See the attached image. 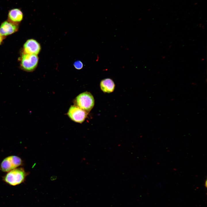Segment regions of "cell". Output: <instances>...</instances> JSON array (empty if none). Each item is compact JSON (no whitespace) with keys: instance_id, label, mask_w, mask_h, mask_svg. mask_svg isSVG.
<instances>
[{"instance_id":"1","label":"cell","mask_w":207,"mask_h":207,"mask_svg":"<svg viewBox=\"0 0 207 207\" xmlns=\"http://www.w3.org/2000/svg\"><path fill=\"white\" fill-rule=\"evenodd\" d=\"M28 174L24 168L18 167L8 172L3 177V180L10 185L15 186L23 182Z\"/></svg>"},{"instance_id":"2","label":"cell","mask_w":207,"mask_h":207,"mask_svg":"<svg viewBox=\"0 0 207 207\" xmlns=\"http://www.w3.org/2000/svg\"><path fill=\"white\" fill-rule=\"evenodd\" d=\"M73 103L74 105L89 113L94 106L95 100L92 94L86 91L77 96L74 100Z\"/></svg>"},{"instance_id":"3","label":"cell","mask_w":207,"mask_h":207,"mask_svg":"<svg viewBox=\"0 0 207 207\" xmlns=\"http://www.w3.org/2000/svg\"><path fill=\"white\" fill-rule=\"evenodd\" d=\"M20 66L23 70L30 72L34 71L37 67L39 58L36 55L23 53L20 60Z\"/></svg>"},{"instance_id":"4","label":"cell","mask_w":207,"mask_h":207,"mask_svg":"<svg viewBox=\"0 0 207 207\" xmlns=\"http://www.w3.org/2000/svg\"><path fill=\"white\" fill-rule=\"evenodd\" d=\"M23 161L20 157L12 155L5 158L0 164V169L3 172H8L22 165Z\"/></svg>"},{"instance_id":"5","label":"cell","mask_w":207,"mask_h":207,"mask_svg":"<svg viewBox=\"0 0 207 207\" xmlns=\"http://www.w3.org/2000/svg\"><path fill=\"white\" fill-rule=\"evenodd\" d=\"M88 114L86 112L74 105L70 106L67 113L71 120L80 124L85 121Z\"/></svg>"},{"instance_id":"6","label":"cell","mask_w":207,"mask_h":207,"mask_svg":"<svg viewBox=\"0 0 207 207\" xmlns=\"http://www.w3.org/2000/svg\"><path fill=\"white\" fill-rule=\"evenodd\" d=\"M41 47L39 43L33 39L28 40L23 46V53L37 55L40 52Z\"/></svg>"},{"instance_id":"7","label":"cell","mask_w":207,"mask_h":207,"mask_svg":"<svg viewBox=\"0 0 207 207\" xmlns=\"http://www.w3.org/2000/svg\"><path fill=\"white\" fill-rule=\"evenodd\" d=\"M18 25L9 20L5 21L0 25V33L4 37L12 34L18 30Z\"/></svg>"},{"instance_id":"8","label":"cell","mask_w":207,"mask_h":207,"mask_svg":"<svg viewBox=\"0 0 207 207\" xmlns=\"http://www.w3.org/2000/svg\"><path fill=\"white\" fill-rule=\"evenodd\" d=\"M23 18V13L19 9H12L8 13V20L13 23L18 24L22 20Z\"/></svg>"},{"instance_id":"9","label":"cell","mask_w":207,"mask_h":207,"mask_svg":"<svg viewBox=\"0 0 207 207\" xmlns=\"http://www.w3.org/2000/svg\"><path fill=\"white\" fill-rule=\"evenodd\" d=\"M101 90L104 93H110L114 90L115 85L113 81L110 78H106L102 80L100 83Z\"/></svg>"},{"instance_id":"10","label":"cell","mask_w":207,"mask_h":207,"mask_svg":"<svg viewBox=\"0 0 207 207\" xmlns=\"http://www.w3.org/2000/svg\"><path fill=\"white\" fill-rule=\"evenodd\" d=\"M73 65L75 68L78 70L81 69L83 66V64L82 62L79 60L75 62L74 63Z\"/></svg>"},{"instance_id":"11","label":"cell","mask_w":207,"mask_h":207,"mask_svg":"<svg viewBox=\"0 0 207 207\" xmlns=\"http://www.w3.org/2000/svg\"><path fill=\"white\" fill-rule=\"evenodd\" d=\"M5 39V37L3 36L0 33V45L1 44L3 40Z\"/></svg>"},{"instance_id":"12","label":"cell","mask_w":207,"mask_h":207,"mask_svg":"<svg viewBox=\"0 0 207 207\" xmlns=\"http://www.w3.org/2000/svg\"><path fill=\"white\" fill-rule=\"evenodd\" d=\"M56 178L57 177H56V176H53L51 177V180H55Z\"/></svg>"},{"instance_id":"13","label":"cell","mask_w":207,"mask_h":207,"mask_svg":"<svg viewBox=\"0 0 207 207\" xmlns=\"http://www.w3.org/2000/svg\"><path fill=\"white\" fill-rule=\"evenodd\" d=\"M207 183V181H206V183H205V185H206L205 186H206V185H207V183Z\"/></svg>"}]
</instances>
